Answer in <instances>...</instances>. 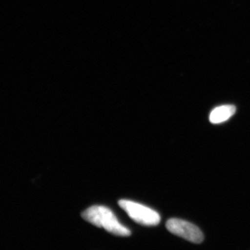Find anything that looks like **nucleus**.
<instances>
[{
  "instance_id": "f03ea898",
  "label": "nucleus",
  "mask_w": 250,
  "mask_h": 250,
  "mask_svg": "<svg viewBox=\"0 0 250 250\" xmlns=\"http://www.w3.org/2000/svg\"><path fill=\"white\" fill-rule=\"evenodd\" d=\"M118 205L136 223L148 227L156 226L160 223V215L146 206L126 200H120Z\"/></svg>"
},
{
  "instance_id": "f257e3e1",
  "label": "nucleus",
  "mask_w": 250,
  "mask_h": 250,
  "mask_svg": "<svg viewBox=\"0 0 250 250\" xmlns=\"http://www.w3.org/2000/svg\"><path fill=\"white\" fill-rule=\"evenodd\" d=\"M85 221L97 228L104 229L111 234L118 236H129L131 231L119 221L113 211L104 206H93L82 213Z\"/></svg>"
},
{
  "instance_id": "20e7f679",
  "label": "nucleus",
  "mask_w": 250,
  "mask_h": 250,
  "mask_svg": "<svg viewBox=\"0 0 250 250\" xmlns=\"http://www.w3.org/2000/svg\"><path fill=\"white\" fill-rule=\"evenodd\" d=\"M236 108L233 105H223L216 107L211 111L209 121L213 124H220L226 122L236 113Z\"/></svg>"
},
{
  "instance_id": "7ed1b4c3",
  "label": "nucleus",
  "mask_w": 250,
  "mask_h": 250,
  "mask_svg": "<svg viewBox=\"0 0 250 250\" xmlns=\"http://www.w3.org/2000/svg\"><path fill=\"white\" fill-rule=\"evenodd\" d=\"M166 228L172 234L194 243H201L204 235L195 225L180 219L172 218L166 223Z\"/></svg>"
}]
</instances>
